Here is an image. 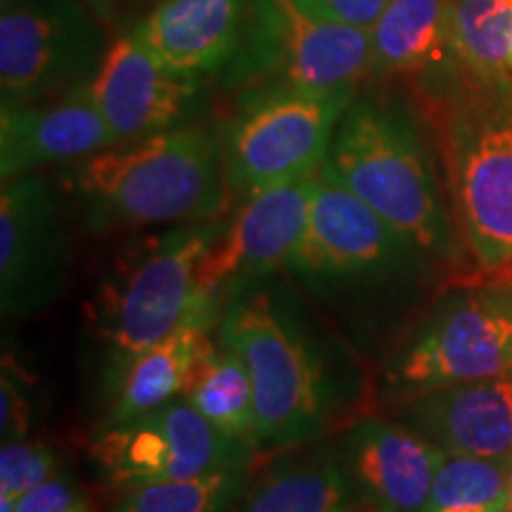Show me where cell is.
Here are the masks:
<instances>
[{
  "mask_svg": "<svg viewBox=\"0 0 512 512\" xmlns=\"http://www.w3.org/2000/svg\"><path fill=\"white\" fill-rule=\"evenodd\" d=\"M370 76V31L320 15L304 0H264L249 86L283 81L316 93H347Z\"/></svg>",
  "mask_w": 512,
  "mask_h": 512,
  "instance_id": "cell-11",
  "label": "cell"
},
{
  "mask_svg": "<svg viewBox=\"0 0 512 512\" xmlns=\"http://www.w3.org/2000/svg\"><path fill=\"white\" fill-rule=\"evenodd\" d=\"M0 430L3 441L24 439L34 425V401L29 396V375L22 373L15 358L5 354L3 377H0Z\"/></svg>",
  "mask_w": 512,
  "mask_h": 512,
  "instance_id": "cell-27",
  "label": "cell"
},
{
  "mask_svg": "<svg viewBox=\"0 0 512 512\" xmlns=\"http://www.w3.org/2000/svg\"><path fill=\"white\" fill-rule=\"evenodd\" d=\"M510 72H512V50H510Z\"/></svg>",
  "mask_w": 512,
  "mask_h": 512,
  "instance_id": "cell-35",
  "label": "cell"
},
{
  "mask_svg": "<svg viewBox=\"0 0 512 512\" xmlns=\"http://www.w3.org/2000/svg\"><path fill=\"white\" fill-rule=\"evenodd\" d=\"M427 512H510V463L441 451Z\"/></svg>",
  "mask_w": 512,
  "mask_h": 512,
  "instance_id": "cell-24",
  "label": "cell"
},
{
  "mask_svg": "<svg viewBox=\"0 0 512 512\" xmlns=\"http://www.w3.org/2000/svg\"><path fill=\"white\" fill-rule=\"evenodd\" d=\"M320 15L349 24V27L370 31L389 5V0H304Z\"/></svg>",
  "mask_w": 512,
  "mask_h": 512,
  "instance_id": "cell-29",
  "label": "cell"
},
{
  "mask_svg": "<svg viewBox=\"0 0 512 512\" xmlns=\"http://www.w3.org/2000/svg\"><path fill=\"white\" fill-rule=\"evenodd\" d=\"M453 48L482 81L503 79L510 72L512 0H453Z\"/></svg>",
  "mask_w": 512,
  "mask_h": 512,
  "instance_id": "cell-25",
  "label": "cell"
},
{
  "mask_svg": "<svg viewBox=\"0 0 512 512\" xmlns=\"http://www.w3.org/2000/svg\"><path fill=\"white\" fill-rule=\"evenodd\" d=\"M249 467L190 479H164L121 491L110 512H230L247 486Z\"/></svg>",
  "mask_w": 512,
  "mask_h": 512,
  "instance_id": "cell-23",
  "label": "cell"
},
{
  "mask_svg": "<svg viewBox=\"0 0 512 512\" xmlns=\"http://www.w3.org/2000/svg\"><path fill=\"white\" fill-rule=\"evenodd\" d=\"M510 512H512V463H510Z\"/></svg>",
  "mask_w": 512,
  "mask_h": 512,
  "instance_id": "cell-32",
  "label": "cell"
},
{
  "mask_svg": "<svg viewBox=\"0 0 512 512\" xmlns=\"http://www.w3.org/2000/svg\"><path fill=\"white\" fill-rule=\"evenodd\" d=\"M91 93L119 145L202 121L209 79L166 64L126 29L107 46Z\"/></svg>",
  "mask_w": 512,
  "mask_h": 512,
  "instance_id": "cell-12",
  "label": "cell"
},
{
  "mask_svg": "<svg viewBox=\"0 0 512 512\" xmlns=\"http://www.w3.org/2000/svg\"><path fill=\"white\" fill-rule=\"evenodd\" d=\"M358 498L337 444L280 453L245 486L235 512H354Z\"/></svg>",
  "mask_w": 512,
  "mask_h": 512,
  "instance_id": "cell-20",
  "label": "cell"
},
{
  "mask_svg": "<svg viewBox=\"0 0 512 512\" xmlns=\"http://www.w3.org/2000/svg\"><path fill=\"white\" fill-rule=\"evenodd\" d=\"M117 145L95 105L91 83L31 105L0 107V176L36 174Z\"/></svg>",
  "mask_w": 512,
  "mask_h": 512,
  "instance_id": "cell-18",
  "label": "cell"
},
{
  "mask_svg": "<svg viewBox=\"0 0 512 512\" xmlns=\"http://www.w3.org/2000/svg\"><path fill=\"white\" fill-rule=\"evenodd\" d=\"M95 12V17L105 24L107 29L126 31L128 19H138L150 12L159 0H83Z\"/></svg>",
  "mask_w": 512,
  "mask_h": 512,
  "instance_id": "cell-30",
  "label": "cell"
},
{
  "mask_svg": "<svg viewBox=\"0 0 512 512\" xmlns=\"http://www.w3.org/2000/svg\"><path fill=\"white\" fill-rule=\"evenodd\" d=\"M57 451L48 444L15 439L0 448V496L19 498L55 475Z\"/></svg>",
  "mask_w": 512,
  "mask_h": 512,
  "instance_id": "cell-26",
  "label": "cell"
},
{
  "mask_svg": "<svg viewBox=\"0 0 512 512\" xmlns=\"http://www.w3.org/2000/svg\"><path fill=\"white\" fill-rule=\"evenodd\" d=\"M320 171L368 204L441 271L463 264L460 235L446 211L430 152L399 100L356 93L337 121Z\"/></svg>",
  "mask_w": 512,
  "mask_h": 512,
  "instance_id": "cell-4",
  "label": "cell"
},
{
  "mask_svg": "<svg viewBox=\"0 0 512 512\" xmlns=\"http://www.w3.org/2000/svg\"><path fill=\"white\" fill-rule=\"evenodd\" d=\"M373 76H413L448 60L453 48V0H389L370 29Z\"/></svg>",
  "mask_w": 512,
  "mask_h": 512,
  "instance_id": "cell-21",
  "label": "cell"
},
{
  "mask_svg": "<svg viewBox=\"0 0 512 512\" xmlns=\"http://www.w3.org/2000/svg\"><path fill=\"white\" fill-rule=\"evenodd\" d=\"M313 176L242 197L202 266V290L221 299L287 271L309 223Z\"/></svg>",
  "mask_w": 512,
  "mask_h": 512,
  "instance_id": "cell-15",
  "label": "cell"
},
{
  "mask_svg": "<svg viewBox=\"0 0 512 512\" xmlns=\"http://www.w3.org/2000/svg\"><path fill=\"white\" fill-rule=\"evenodd\" d=\"M356 93H316L283 81L247 86L221 128L230 195L316 174Z\"/></svg>",
  "mask_w": 512,
  "mask_h": 512,
  "instance_id": "cell-7",
  "label": "cell"
},
{
  "mask_svg": "<svg viewBox=\"0 0 512 512\" xmlns=\"http://www.w3.org/2000/svg\"><path fill=\"white\" fill-rule=\"evenodd\" d=\"M441 268L323 171L287 275L354 349H370L411 313Z\"/></svg>",
  "mask_w": 512,
  "mask_h": 512,
  "instance_id": "cell-2",
  "label": "cell"
},
{
  "mask_svg": "<svg viewBox=\"0 0 512 512\" xmlns=\"http://www.w3.org/2000/svg\"><path fill=\"white\" fill-rule=\"evenodd\" d=\"M439 451L512 463V375L448 384L389 403Z\"/></svg>",
  "mask_w": 512,
  "mask_h": 512,
  "instance_id": "cell-17",
  "label": "cell"
},
{
  "mask_svg": "<svg viewBox=\"0 0 512 512\" xmlns=\"http://www.w3.org/2000/svg\"><path fill=\"white\" fill-rule=\"evenodd\" d=\"M183 396L216 430L259 456L252 380L238 354L223 347L219 339L211 337L204 344Z\"/></svg>",
  "mask_w": 512,
  "mask_h": 512,
  "instance_id": "cell-22",
  "label": "cell"
},
{
  "mask_svg": "<svg viewBox=\"0 0 512 512\" xmlns=\"http://www.w3.org/2000/svg\"><path fill=\"white\" fill-rule=\"evenodd\" d=\"M458 233L479 271L512 261V107L472 105L448 131Z\"/></svg>",
  "mask_w": 512,
  "mask_h": 512,
  "instance_id": "cell-10",
  "label": "cell"
},
{
  "mask_svg": "<svg viewBox=\"0 0 512 512\" xmlns=\"http://www.w3.org/2000/svg\"><path fill=\"white\" fill-rule=\"evenodd\" d=\"M226 221L176 223L133 240L102 280L93 323L107 399L126 368L183 323L202 294V266Z\"/></svg>",
  "mask_w": 512,
  "mask_h": 512,
  "instance_id": "cell-5",
  "label": "cell"
},
{
  "mask_svg": "<svg viewBox=\"0 0 512 512\" xmlns=\"http://www.w3.org/2000/svg\"><path fill=\"white\" fill-rule=\"evenodd\" d=\"M0 512H15V498L0 496Z\"/></svg>",
  "mask_w": 512,
  "mask_h": 512,
  "instance_id": "cell-31",
  "label": "cell"
},
{
  "mask_svg": "<svg viewBox=\"0 0 512 512\" xmlns=\"http://www.w3.org/2000/svg\"><path fill=\"white\" fill-rule=\"evenodd\" d=\"M256 453L216 430L185 396L124 422H102L91 458L114 489L249 467Z\"/></svg>",
  "mask_w": 512,
  "mask_h": 512,
  "instance_id": "cell-9",
  "label": "cell"
},
{
  "mask_svg": "<svg viewBox=\"0 0 512 512\" xmlns=\"http://www.w3.org/2000/svg\"><path fill=\"white\" fill-rule=\"evenodd\" d=\"M57 183L93 235L216 221L230 197L221 131L207 121L105 147Z\"/></svg>",
  "mask_w": 512,
  "mask_h": 512,
  "instance_id": "cell-3",
  "label": "cell"
},
{
  "mask_svg": "<svg viewBox=\"0 0 512 512\" xmlns=\"http://www.w3.org/2000/svg\"><path fill=\"white\" fill-rule=\"evenodd\" d=\"M79 505L83 503L76 486L67 477L57 475L15 498V512H72Z\"/></svg>",
  "mask_w": 512,
  "mask_h": 512,
  "instance_id": "cell-28",
  "label": "cell"
},
{
  "mask_svg": "<svg viewBox=\"0 0 512 512\" xmlns=\"http://www.w3.org/2000/svg\"><path fill=\"white\" fill-rule=\"evenodd\" d=\"M69 242L57 195L41 174L3 181L0 192V309L3 318H29L62 297Z\"/></svg>",
  "mask_w": 512,
  "mask_h": 512,
  "instance_id": "cell-13",
  "label": "cell"
},
{
  "mask_svg": "<svg viewBox=\"0 0 512 512\" xmlns=\"http://www.w3.org/2000/svg\"><path fill=\"white\" fill-rule=\"evenodd\" d=\"M107 27L83 0H19L0 15V100L31 105L88 86Z\"/></svg>",
  "mask_w": 512,
  "mask_h": 512,
  "instance_id": "cell-8",
  "label": "cell"
},
{
  "mask_svg": "<svg viewBox=\"0 0 512 512\" xmlns=\"http://www.w3.org/2000/svg\"><path fill=\"white\" fill-rule=\"evenodd\" d=\"M221 309V299L202 290L183 323L126 368L102 422L131 420L183 396L200 351L219 328Z\"/></svg>",
  "mask_w": 512,
  "mask_h": 512,
  "instance_id": "cell-19",
  "label": "cell"
},
{
  "mask_svg": "<svg viewBox=\"0 0 512 512\" xmlns=\"http://www.w3.org/2000/svg\"><path fill=\"white\" fill-rule=\"evenodd\" d=\"M264 0H159L133 27L166 64L245 88L261 36Z\"/></svg>",
  "mask_w": 512,
  "mask_h": 512,
  "instance_id": "cell-14",
  "label": "cell"
},
{
  "mask_svg": "<svg viewBox=\"0 0 512 512\" xmlns=\"http://www.w3.org/2000/svg\"><path fill=\"white\" fill-rule=\"evenodd\" d=\"M12 3H19V0H3V8H8Z\"/></svg>",
  "mask_w": 512,
  "mask_h": 512,
  "instance_id": "cell-34",
  "label": "cell"
},
{
  "mask_svg": "<svg viewBox=\"0 0 512 512\" xmlns=\"http://www.w3.org/2000/svg\"><path fill=\"white\" fill-rule=\"evenodd\" d=\"M512 375V290L456 285L403 332L382 370L384 403Z\"/></svg>",
  "mask_w": 512,
  "mask_h": 512,
  "instance_id": "cell-6",
  "label": "cell"
},
{
  "mask_svg": "<svg viewBox=\"0 0 512 512\" xmlns=\"http://www.w3.org/2000/svg\"><path fill=\"white\" fill-rule=\"evenodd\" d=\"M339 458L368 512H427L441 451L394 418L366 415L337 441Z\"/></svg>",
  "mask_w": 512,
  "mask_h": 512,
  "instance_id": "cell-16",
  "label": "cell"
},
{
  "mask_svg": "<svg viewBox=\"0 0 512 512\" xmlns=\"http://www.w3.org/2000/svg\"><path fill=\"white\" fill-rule=\"evenodd\" d=\"M216 339L245 363L266 456L320 441L361 394L349 339L320 323L309 297L280 275L228 297Z\"/></svg>",
  "mask_w": 512,
  "mask_h": 512,
  "instance_id": "cell-1",
  "label": "cell"
},
{
  "mask_svg": "<svg viewBox=\"0 0 512 512\" xmlns=\"http://www.w3.org/2000/svg\"><path fill=\"white\" fill-rule=\"evenodd\" d=\"M72 512H91V510H88V508H86V503H83V505H79V508L72 510Z\"/></svg>",
  "mask_w": 512,
  "mask_h": 512,
  "instance_id": "cell-33",
  "label": "cell"
}]
</instances>
